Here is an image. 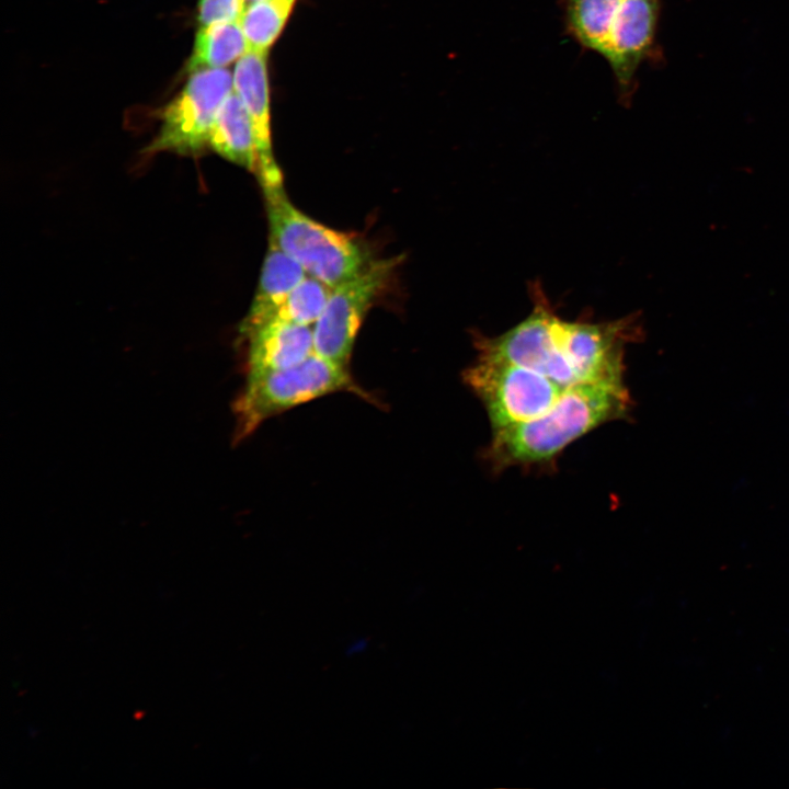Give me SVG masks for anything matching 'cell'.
<instances>
[{
    "label": "cell",
    "mask_w": 789,
    "mask_h": 789,
    "mask_svg": "<svg viewBox=\"0 0 789 789\" xmlns=\"http://www.w3.org/2000/svg\"><path fill=\"white\" fill-rule=\"evenodd\" d=\"M629 405L625 384L569 387L544 414L493 431L485 456L496 469L550 460L587 432L624 418Z\"/></svg>",
    "instance_id": "6da1fadb"
},
{
    "label": "cell",
    "mask_w": 789,
    "mask_h": 789,
    "mask_svg": "<svg viewBox=\"0 0 789 789\" xmlns=\"http://www.w3.org/2000/svg\"><path fill=\"white\" fill-rule=\"evenodd\" d=\"M271 240L297 261L308 275L331 288L357 275L369 262L352 237L331 229L297 209L283 184L263 188Z\"/></svg>",
    "instance_id": "277c9868"
},
{
    "label": "cell",
    "mask_w": 789,
    "mask_h": 789,
    "mask_svg": "<svg viewBox=\"0 0 789 789\" xmlns=\"http://www.w3.org/2000/svg\"><path fill=\"white\" fill-rule=\"evenodd\" d=\"M295 0H262L245 5L239 24L250 50L267 52L283 30Z\"/></svg>",
    "instance_id": "4fadbf2b"
},
{
    "label": "cell",
    "mask_w": 789,
    "mask_h": 789,
    "mask_svg": "<svg viewBox=\"0 0 789 789\" xmlns=\"http://www.w3.org/2000/svg\"><path fill=\"white\" fill-rule=\"evenodd\" d=\"M245 375L294 366L315 352L313 329L272 320L247 338Z\"/></svg>",
    "instance_id": "9c48e42d"
},
{
    "label": "cell",
    "mask_w": 789,
    "mask_h": 789,
    "mask_svg": "<svg viewBox=\"0 0 789 789\" xmlns=\"http://www.w3.org/2000/svg\"><path fill=\"white\" fill-rule=\"evenodd\" d=\"M249 50L239 22L201 26L187 62L190 72L206 68H226Z\"/></svg>",
    "instance_id": "7c38bea8"
},
{
    "label": "cell",
    "mask_w": 789,
    "mask_h": 789,
    "mask_svg": "<svg viewBox=\"0 0 789 789\" xmlns=\"http://www.w3.org/2000/svg\"><path fill=\"white\" fill-rule=\"evenodd\" d=\"M244 8V0H199L197 20L201 26L239 22Z\"/></svg>",
    "instance_id": "9a60e30c"
},
{
    "label": "cell",
    "mask_w": 789,
    "mask_h": 789,
    "mask_svg": "<svg viewBox=\"0 0 789 789\" xmlns=\"http://www.w3.org/2000/svg\"><path fill=\"white\" fill-rule=\"evenodd\" d=\"M266 56L267 52L249 49L237 60L232 72L233 90L252 123L258 152L256 175L263 188L283 184L271 144Z\"/></svg>",
    "instance_id": "ba28073f"
},
{
    "label": "cell",
    "mask_w": 789,
    "mask_h": 789,
    "mask_svg": "<svg viewBox=\"0 0 789 789\" xmlns=\"http://www.w3.org/2000/svg\"><path fill=\"white\" fill-rule=\"evenodd\" d=\"M244 1H245V5H247V4H249V3L256 2V1H262V0H244Z\"/></svg>",
    "instance_id": "e0dca14e"
},
{
    "label": "cell",
    "mask_w": 789,
    "mask_h": 789,
    "mask_svg": "<svg viewBox=\"0 0 789 789\" xmlns=\"http://www.w3.org/2000/svg\"><path fill=\"white\" fill-rule=\"evenodd\" d=\"M304 267L270 239L250 309L239 327L241 339L270 322L290 291L307 276Z\"/></svg>",
    "instance_id": "30bf717a"
},
{
    "label": "cell",
    "mask_w": 789,
    "mask_h": 789,
    "mask_svg": "<svg viewBox=\"0 0 789 789\" xmlns=\"http://www.w3.org/2000/svg\"><path fill=\"white\" fill-rule=\"evenodd\" d=\"M340 391L369 399L351 376L348 367L316 352L287 368L245 375L244 385L232 403L233 444L245 439L276 414Z\"/></svg>",
    "instance_id": "3957f363"
},
{
    "label": "cell",
    "mask_w": 789,
    "mask_h": 789,
    "mask_svg": "<svg viewBox=\"0 0 789 789\" xmlns=\"http://www.w3.org/2000/svg\"><path fill=\"white\" fill-rule=\"evenodd\" d=\"M397 264V258L369 261L357 275L332 288L324 310L313 327L317 354L348 367L363 319Z\"/></svg>",
    "instance_id": "52a82bcc"
},
{
    "label": "cell",
    "mask_w": 789,
    "mask_h": 789,
    "mask_svg": "<svg viewBox=\"0 0 789 789\" xmlns=\"http://www.w3.org/2000/svg\"><path fill=\"white\" fill-rule=\"evenodd\" d=\"M232 90V73L226 68L191 72L184 88L164 107L158 135L146 152L193 156L208 148L217 113Z\"/></svg>",
    "instance_id": "8992f818"
},
{
    "label": "cell",
    "mask_w": 789,
    "mask_h": 789,
    "mask_svg": "<svg viewBox=\"0 0 789 789\" xmlns=\"http://www.w3.org/2000/svg\"><path fill=\"white\" fill-rule=\"evenodd\" d=\"M331 290L323 282L307 275L290 291L272 320L312 325L323 312Z\"/></svg>",
    "instance_id": "5bb4252c"
},
{
    "label": "cell",
    "mask_w": 789,
    "mask_h": 789,
    "mask_svg": "<svg viewBox=\"0 0 789 789\" xmlns=\"http://www.w3.org/2000/svg\"><path fill=\"white\" fill-rule=\"evenodd\" d=\"M464 380L482 402L493 431L544 414L564 390L537 371L483 355L465 370Z\"/></svg>",
    "instance_id": "5b68a950"
},
{
    "label": "cell",
    "mask_w": 789,
    "mask_h": 789,
    "mask_svg": "<svg viewBox=\"0 0 789 789\" xmlns=\"http://www.w3.org/2000/svg\"><path fill=\"white\" fill-rule=\"evenodd\" d=\"M659 0H567L565 25L583 47L609 64L619 96L629 99L638 67L649 55Z\"/></svg>",
    "instance_id": "7a4b0ae2"
},
{
    "label": "cell",
    "mask_w": 789,
    "mask_h": 789,
    "mask_svg": "<svg viewBox=\"0 0 789 789\" xmlns=\"http://www.w3.org/2000/svg\"><path fill=\"white\" fill-rule=\"evenodd\" d=\"M368 648V640L366 638H357L353 640L345 649L347 656H354L362 654Z\"/></svg>",
    "instance_id": "2e32d148"
},
{
    "label": "cell",
    "mask_w": 789,
    "mask_h": 789,
    "mask_svg": "<svg viewBox=\"0 0 789 789\" xmlns=\"http://www.w3.org/2000/svg\"><path fill=\"white\" fill-rule=\"evenodd\" d=\"M208 147L222 158L256 173L258 152L252 123L235 90L217 113Z\"/></svg>",
    "instance_id": "8fae6325"
}]
</instances>
